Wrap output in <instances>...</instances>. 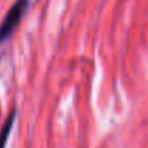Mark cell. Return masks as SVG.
<instances>
[{
  "instance_id": "7a4b0ae2",
  "label": "cell",
  "mask_w": 148,
  "mask_h": 148,
  "mask_svg": "<svg viewBox=\"0 0 148 148\" xmlns=\"http://www.w3.org/2000/svg\"><path fill=\"white\" fill-rule=\"evenodd\" d=\"M14 119H16V109H13V111L7 115L4 124H3V127H1V130H0V148H6L9 135H10V131H12V128H13V125H14Z\"/></svg>"
},
{
  "instance_id": "6da1fadb",
  "label": "cell",
  "mask_w": 148,
  "mask_h": 148,
  "mask_svg": "<svg viewBox=\"0 0 148 148\" xmlns=\"http://www.w3.org/2000/svg\"><path fill=\"white\" fill-rule=\"evenodd\" d=\"M30 3H32V0H16L12 4V7L6 13L3 22L0 23V43H3L7 38L12 36V33L19 26L23 16L26 14Z\"/></svg>"
}]
</instances>
